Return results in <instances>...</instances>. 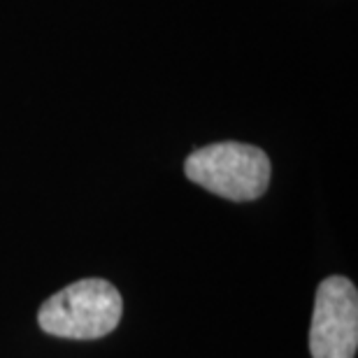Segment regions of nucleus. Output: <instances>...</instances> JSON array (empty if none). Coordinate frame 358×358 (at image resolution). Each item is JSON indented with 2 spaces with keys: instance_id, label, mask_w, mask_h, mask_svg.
<instances>
[{
  "instance_id": "obj_1",
  "label": "nucleus",
  "mask_w": 358,
  "mask_h": 358,
  "mask_svg": "<svg viewBox=\"0 0 358 358\" xmlns=\"http://www.w3.org/2000/svg\"><path fill=\"white\" fill-rule=\"evenodd\" d=\"M121 293L105 279H80L42 303L38 324L47 335L68 340H98L119 326Z\"/></svg>"
},
{
  "instance_id": "obj_2",
  "label": "nucleus",
  "mask_w": 358,
  "mask_h": 358,
  "mask_svg": "<svg viewBox=\"0 0 358 358\" xmlns=\"http://www.w3.org/2000/svg\"><path fill=\"white\" fill-rule=\"evenodd\" d=\"M184 173L191 182L221 198L256 200L270 184V159L259 147L242 142H219L196 149L184 163Z\"/></svg>"
},
{
  "instance_id": "obj_3",
  "label": "nucleus",
  "mask_w": 358,
  "mask_h": 358,
  "mask_svg": "<svg viewBox=\"0 0 358 358\" xmlns=\"http://www.w3.org/2000/svg\"><path fill=\"white\" fill-rule=\"evenodd\" d=\"M358 347V293L347 277L333 275L317 289L310 352L312 358H354Z\"/></svg>"
}]
</instances>
